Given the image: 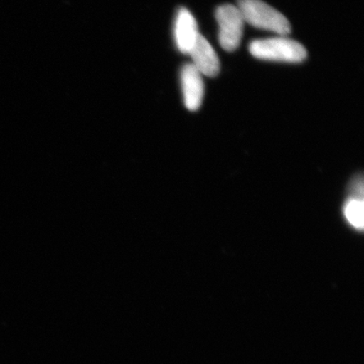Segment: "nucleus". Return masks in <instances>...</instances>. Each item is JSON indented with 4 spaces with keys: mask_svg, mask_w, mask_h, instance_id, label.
Instances as JSON below:
<instances>
[{
    "mask_svg": "<svg viewBox=\"0 0 364 364\" xmlns=\"http://www.w3.org/2000/svg\"><path fill=\"white\" fill-rule=\"evenodd\" d=\"M184 103L189 111L195 112L201 107L204 95L203 75L192 63H186L181 73Z\"/></svg>",
    "mask_w": 364,
    "mask_h": 364,
    "instance_id": "20e7f679",
    "label": "nucleus"
},
{
    "mask_svg": "<svg viewBox=\"0 0 364 364\" xmlns=\"http://www.w3.org/2000/svg\"><path fill=\"white\" fill-rule=\"evenodd\" d=\"M245 22L255 28L272 31L279 36L291 33L288 19L276 9L262 0H237V6Z\"/></svg>",
    "mask_w": 364,
    "mask_h": 364,
    "instance_id": "f03ea898",
    "label": "nucleus"
},
{
    "mask_svg": "<svg viewBox=\"0 0 364 364\" xmlns=\"http://www.w3.org/2000/svg\"><path fill=\"white\" fill-rule=\"evenodd\" d=\"M346 220L355 229L362 230L363 229V195L355 193L345 203L343 208Z\"/></svg>",
    "mask_w": 364,
    "mask_h": 364,
    "instance_id": "0eeeda50",
    "label": "nucleus"
},
{
    "mask_svg": "<svg viewBox=\"0 0 364 364\" xmlns=\"http://www.w3.org/2000/svg\"><path fill=\"white\" fill-rule=\"evenodd\" d=\"M249 51L256 58L273 62L297 63L307 58L306 48L285 36L254 40L249 45Z\"/></svg>",
    "mask_w": 364,
    "mask_h": 364,
    "instance_id": "f257e3e1",
    "label": "nucleus"
},
{
    "mask_svg": "<svg viewBox=\"0 0 364 364\" xmlns=\"http://www.w3.org/2000/svg\"><path fill=\"white\" fill-rule=\"evenodd\" d=\"M174 34L177 48L181 53L189 54L200 33L192 13L185 8L177 13Z\"/></svg>",
    "mask_w": 364,
    "mask_h": 364,
    "instance_id": "423d86ee",
    "label": "nucleus"
},
{
    "mask_svg": "<svg viewBox=\"0 0 364 364\" xmlns=\"http://www.w3.org/2000/svg\"><path fill=\"white\" fill-rule=\"evenodd\" d=\"M218 24V42L227 52L239 48L244 33L245 20L239 8L226 4L218 7L215 14Z\"/></svg>",
    "mask_w": 364,
    "mask_h": 364,
    "instance_id": "7ed1b4c3",
    "label": "nucleus"
},
{
    "mask_svg": "<svg viewBox=\"0 0 364 364\" xmlns=\"http://www.w3.org/2000/svg\"><path fill=\"white\" fill-rule=\"evenodd\" d=\"M189 55L193 59L192 65L207 77H216L220 70V59L208 41L200 34Z\"/></svg>",
    "mask_w": 364,
    "mask_h": 364,
    "instance_id": "39448f33",
    "label": "nucleus"
}]
</instances>
